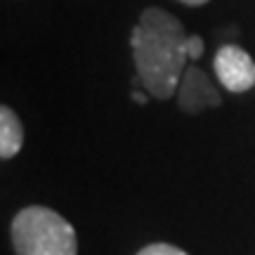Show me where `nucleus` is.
<instances>
[{"label": "nucleus", "instance_id": "obj_1", "mask_svg": "<svg viewBox=\"0 0 255 255\" xmlns=\"http://www.w3.org/2000/svg\"><path fill=\"white\" fill-rule=\"evenodd\" d=\"M187 33L182 21L168 9L146 7L130 33L137 78L154 100L177 95L187 69Z\"/></svg>", "mask_w": 255, "mask_h": 255}, {"label": "nucleus", "instance_id": "obj_2", "mask_svg": "<svg viewBox=\"0 0 255 255\" xmlns=\"http://www.w3.org/2000/svg\"><path fill=\"white\" fill-rule=\"evenodd\" d=\"M9 234L17 255H78L73 225L47 206L21 208L12 220Z\"/></svg>", "mask_w": 255, "mask_h": 255}, {"label": "nucleus", "instance_id": "obj_3", "mask_svg": "<svg viewBox=\"0 0 255 255\" xmlns=\"http://www.w3.org/2000/svg\"><path fill=\"white\" fill-rule=\"evenodd\" d=\"M213 69L218 73V81L222 88L234 95L248 92L255 88V62L244 47L239 45H222L215 52L213 59Z\"/></svg>", "mask_w": 255, "mask_h": 255}, {"label": "nucleus", "instance_id": "obj_7", "mask_svg": "<svg viewBox=\"0 0 255 255\" xmlns=\"http://www.w3.org/2000/svg\"><path fill=\"white\" fill-rule=\"evenodd\" d=\"M187 55H189V59H199L203 55V40L199 36L187 38Z\"/></svg>", "mask_w": 255, "mask_h": 255}, {"label": "nucleus", "instance_id": "obj_4", "mask_svg": "<svg viewBox=\"0 0 255 255\" xmlns=\"http://www.w3.org/2000/svg\"><path fill=\"white\" fill-rule=\"evenodd\" d=\"M220 104H222V97L208 76L199 66H187L177 88V107L184 114H201L206 109H215Z\"/></svg>", "mask_w": 255, "mask_h": 255}, {"label": "nucleus", "instance_id": "obj_6", "mask_svg": "<svg viewBox=\"0 0 255 255\" xmlns=\"http://www.w3.org/2000/svg\"><path fill=\"white\" fill-rule=\"evenodd\" d=\"M137 255H189V253H184L182 248L173 246V244H149Z\"/></svg>", "mask_w": 255, "mask_h": 255}, {"label": "nucleus", "instance_id": "obj_8", "mask_svg": "<svg viewBox=\"0 0 255 255\" xmlns=\"http://www.w3.org/2000/svg\"><path fill=\"white\" fill-rule=\"evenodd\" d=\"M182 5H189V7H199V5H206L210 0H180Z\"/></svg>", "mask_w": 255, "mask_h": 255}, {"label": "nucleus", "instance_id": "obj_5", "mask_svg": "<svg viewBox=\"0 0 255 255\" xmlns=\"http://www.w3.org/2000/svg\"><path fill=\"white\" fill-rule=\"evenodd\" d=\"M24 146V126L9 107H0V158L9 161Z\"/></svg>", "mask_w": 255, "mask_h": 255}]
</instances>
